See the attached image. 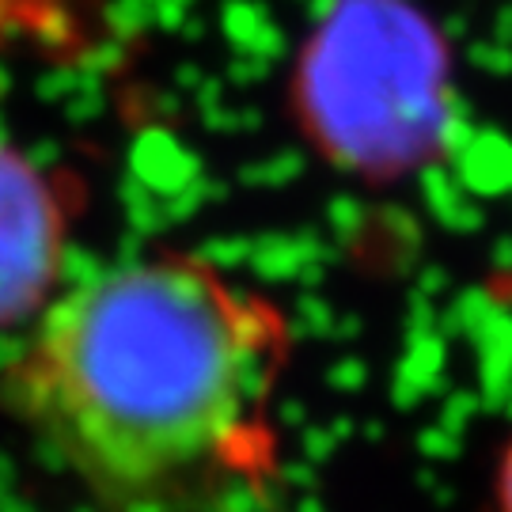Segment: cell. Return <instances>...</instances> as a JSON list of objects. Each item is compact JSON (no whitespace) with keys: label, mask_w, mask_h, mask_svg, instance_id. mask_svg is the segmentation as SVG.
<instances>
[{"label":"cell","mask_w":512,"mask_h":512,"mask_svg":"<svg viewBox=\"0 0 512 512\" xmlns=\"http://www.w3.org/2000/svg\"><path fill=\"white\" fill-rule=\"evenodd\" d=\"M289 327L190 255L76 281L35 315L4 395L103 512H255L277 482Z\"/></svg>","instance_id":"1"},{"label":"cell","mask_w":512,"mask_h":512,"mask_svg":"<svg viewBox=\"0 0 512 512\" xmlns=\"http://www.w3.org/2000/svg\"><path fill=\"white\" fill-rule=\"evenodd\" d=\"M311 118L357 160H403L429 137L437 61L395 4H353L315 42Z\"/></svg>","instance_id":"2"},{"label":"cell","mask_w":512,"mask_h":512,"mask_svg":"<svg viewBox=\"0 0 512 512\" xmlns=\"http://www.w3.org/2000/svg\"><path fill=\"white\" fill-rule=\"evenodd\" d=\"M69 209L54 175L0 141V327L35 319L57 293Z\"/></svg>","instance_id":"3"},{"label":"cell","mask_w":512,"mask_h":512,"mask_svg":"<svg viewBox=\"0 0 512 512\" xmlns=\"http://www.w3.org/2000/svg\"><path fill=\"white\" fill-rule=\"evenodd\" d=\"M497 509L512 512V444L505 448V459L497 467Z\"/></svg>","instance_id":"4"}]
</instances>
